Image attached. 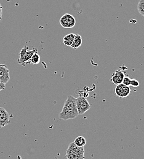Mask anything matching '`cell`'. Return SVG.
Here are the masks:
<instances>
[{
  "label": "cell",
  "instance_id": "12",
  "mask_svg": "<svg viewBox=\"0 0 144 159\" xmlns=\"http://www.w3.org/2000/svg\"><path fill=\"white\" fill-rule=\"evenodd\" d=\"M73 142L78 147H84L86 144V140L82 136L77 137Z\"/></svg>",
  "mask_w": 144,
  "mask_h": 159
},
{
  "label": "cell",
  "instance_id": "3",
  "mask_svg": "<svg viewBox=\"0 0 144 159\" xmlns=\"http://www.w3.org/2000/svg\"><path fill=\"white\" fill-rule=\"evenodd\" d=\"M37 52L38 49L37 48H33L32 50H29L28 46H24L19 52L17 63L23 66H25L27 64H30V59L32 57L35 53H37Z\"/></svg>",
  "mask_w": 144,
  "mask_h": 159
},
{
  "label": "cell",
  "instance_id": "2",
  "mask_svg": "<svg viewBox=\"0 0 144 159\" xmlns=\"http://www.w3.org/2000/svg\"><path fill=\"white\" fill-rule=\"evenodd\" d=\"M67 159H85L84 147L77 146L74 142L71 143L65 152Z\"/></svg>",
  "mask_w": 144,
  "mask_h": 159
},
{
  "label": "cell",
  "instance_id": "16",
  "mask_svg": "<svg viewBox=\"0 0 144 159\" xmlns=\"http://www.w3.org/2000/svg\"><path fill=\"white\" fill-rule=\"evenodd\" d=\"M131 86H132L133 87H138L139 86V83L137 80L131 79Z\"/></svg>",
  "mask_w": 144,
  "mask_h": 159
},
{
  "label": "cell",
  "instance_id": "13",
  "mask_svg": "<svg viewBox=\"0 0 144 159\" xmlns=\"http://www.w3.org/2000/svg\"><path fill=\"white\" fill-rule=\"evenodd\" d=\"M40 56L38 54V53H35L30 59V63L33 64H38L40 62Z\"/></svg>",
  "mask_w": 144,
  "mask_h": 159
},
{
  "label": "cell",
  "instance_id": "5",
  "mask_svg": "<svg viewBox=\"0 0 144 159\" xmlns=\"http://www.w3.org/2000/svg\"><path fill=\"white\" fill-rule=\"evenodd\" d=\"M60 24L64 28H72L76 24V20L74 16L70 14H65L62 16L59 20Z\"/></svg>",
  "mask_w": 144,
  "mask_h": 159
},
{
  "label": "cell",
  "instance_id": "17",
  "mask_svg": "<svg viewBox=\"0 0 144 159\" xmlns=\"http://www.w3.org/2000/svg\"><path fill=\"white\" fill-rule=\"evenodd\" d=\"M6 88V84L0 81V91Z\"/></svg>",
  "mask_w": 144,
  "mask_h": 159
},
{
  "label": "cell",
  "instance_id": "7",
  "mask_svg": "<svg viewBox=\"0 0 144 159\" xmlns=\"http://www.w3.org/2000/svg\"><path fill=\"white\" fill-rule=\"evenodd\" d=\"M10 80V71L6 64H0V81L6 84Z\"/></svg>",
  "mask_w": 144,
  "mask_h": 159
},
{
  "label": "cell",
  "instance_id": "10",
  "mask_svg": "<svg viewBox=\"0 0 144 159\" xmlns=\"http://www.w3.org/2000/svg\"><path fill=\"white\" fill-rule=\"evenodd\" d=\"M75 36V34L73 33H70V34H68L65 36L63 39V44L65 46L70 47L73 43Z\"/></svg>",
  "mask_w": 144,
  "mask_h": 159
},
{
  "label": "cell",
  "instance_id": "18",
  "mask_svg": "<svg viewBox=\"0 0 144 159\" xmlns=\"http://www.w3.org/2000/svg\"><path fill=\"white\" fill-rule=\"evenodd\" d=\"M2 7L0 4V21L2 20Z\"/></svg>",
  "mask_w": 144,
  "mask_h": 159
},
{
  "label": "cell",
  "instance_id": "4",
  "mask_svg": "<svg viewBox=\"0 0 144 159\" xmlns=\"http://www.w3.org/2000/svg\"><path fill=\"white\" fill-rule=\"evenodd\" d=\"M76 105L79 115L84 114L91 108L90 103L86 98L82 97V96H80L76 98Z\"/></svg>",
  "mask_w": 144,
  "mask_h": 159
},
{
  "label": "cell",
  "instance_id": "15",
  "mask_svg": "<svg viewBox=\"0 0 144 159\" xmlns=\"http://www.w3.org/2000/svg\"><path fill=\"white\" fill-rule=\"evenodd\" d=\"M131 79L129 77L125 76L123 80L122 83L124 84V85H126V86H131Z\"/></svg>",
  "mask_w": 144,
  "mask_h": 159
},
{
  "label": "cell",
  "instance_id": "8",
  "mask_svg": "<svg viewBox=\"0 0 144 159\" xmlns=\"http://www.w3.org/2000/svg\"><path fill=\"white\" fill-rule=\"evenodd\" d=\"M11 122L10 115L5 108L0 107V128L5 127Z\"/></svg>",
  "mask_w": 144,
  "mask_h": 159
},
{
  "label": "cell",
  "instance_id": "11",
  "mask_svg": "<svg viewBox=\"0 0 144 159\" xmlns=\"http://www.w3.org/2000/svg\"><path fill=\"white\" fill-rule=\"evenodd\" d=\"M82 44V36L80 34H75L73 43L70 47L73 49H77L81 47Z\"/></svg>",
  "mask_w": 144,
  "mask_h": 159
},
{
  "label": "cell",
  "instance_id": "6",
  "mask_svg": "<svg viewBox=\"0 0 144 159\" xmlns=\"http://www.w3.org/2000/svg\"><path fill=\"white\" fill-rule=\"evenodd\" d=\"M131 88L123 83L116 86L114 91L115 95L120 98H126L131 94Z\"/></svg>",
  "mask_w": 144,
  "mask_h": 159
},
{
  "label": "cell",
  "instance_id": "9",
  "mask_svg": "<svg viewBox=\"0 0 144 159\" xmlns=\"http://www.w3.org/2000/svg\"><path fill=\"white\" fill-rule=\"evenodd\" d=\"M125 77V72L119 69L113 72L110 79V81L115 84L118 85L122 84Z\"/></svg>",
  "mask_w": 144,
  "mask_h": 159
},
{
  "label": "cell",
  "instance_id": "1",
  "mask_svg": "<svg viewBox=\"0 0 144 159\" xmlns=\"http://www.w3.org/2000/svg\"><path fill=\"white\" fill-rule=\"evenodd\" d=\"M76 105V98L69 95L65 100L61 112L59 115V119L67 120L75 119L78 116Z\"/></svg>",
  "mask_w": 144,
  "mask_h": 159
},
{
  "label": "cell",
  "instance_id": "14",
  "mask_svg": "<svg viewBox=\"0 0 144 159\" xmlns=\"http://www.w3.org/2000/svg\"><path fill=\"white\" fill-rule=\"evenodd\" d=\"M137 10L139 14L144 17V0H140L137 5Z\"/></svg>",
  "mask_w": 144,
  "mask_h": 159
}]
</instances>
